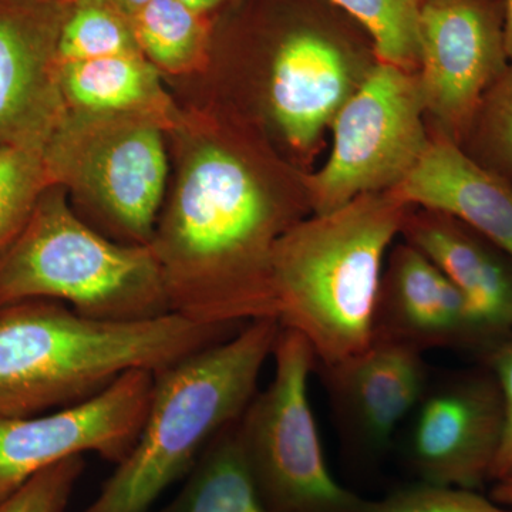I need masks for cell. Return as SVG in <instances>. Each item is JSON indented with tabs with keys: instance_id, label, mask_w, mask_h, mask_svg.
I'll return each instance as SVG.
<instances>
[{
	"instance_id": "obj_1",
	"label": "cell",
	"mask_w": 512,
	"mask_h": 512,
	"mask_svg": "<svg viewBox=\"0 0 512 512\" xmlns=\"http://www.w3.org/2000/svg\"><path fill=\"white\" fill-rule=\"evenodd\" d=\"M289 227L244 161L198 148L150 244L171 312L227 328L276 319L272 252Z\"/></svg>"
},
{
	"instance_id": "obj_2",
	"label": "cell",
	"mask_w": 512,
	"mask_h": 512,
	"mask_svg": "<svg viewBox=\"0 0 512 512\" xmlns=\"http://www.w3.org/2000/svg\"><path fill=\"white\" fill-rule=\"evenodd\" d=\"M241 328L204 325L168 313L113 322L63 302L0 305V417L19 419L73 406L133 370L157 373Z\"/></svg>"
},
{
	"instance_id": "obj_3",
	"label": "cell",
	"mask_w": 512,
	"mask_h": 512,
	"mask_svg": "<svg viewBox=\"0 0 512 512\" xmlns=\"http://www.w3.org/2000/svg\"><path fill=\"white\" fill-rule=\"evenodd\" d=\"M406 220L392 192H372L296 222L276 241V319L308 342L316 367L372 345L384 256Z\"/></svg>"
},
{
	"instance_id": "obj_4",
	"label": "cell",
	"mask_w": 512,
	"mask_h": 512,
	"mask_svg": "<svg viewBox=\"0 0 512 512\" xmlns=\"http://www.w3.org/2000/svg\"><path fill=\"white\" fill-rule=\"evenodd\" d=\"M279 330L278 319L252 320L229 338L154 373L136 444L82 512H153L211 440L241 419L258 393Z\"/></svg>"
},
{
	"instance_id": "obj_5",
	"label": "cell",
	"mask_w": 512,
	"mask_h": 512,
	"mask_svg": "<svg viewBox=\"0 0 512 512\" xmlns=\"http://www.w3.org/2000/svg\"><path fill=\"white\" fill-rule=\"evenodd\" d=\"M28 299L66 302L87 318L113 322L173 313L153 248L104 237L74 214L56 185L0 252V305Z\"/></svg>"
},
{
	"instance_id": "obj_6",
	"label": "cell",
	"mask_w": 512,
	"mask_h": 512,
	"mask_svg": "<svg viewBox=\"0 0 512 512\" xmlns=\"http://www.w3.org/2000/svg\"><path fill=\"white\" fill-rule=\"evenodd\" d=\"M275 372L237 421L239 446L256 490L272 512H356L362 498L330 473L309 399L311 346L281 328Z\"/></svg>"
},
{
	"instance_id": "obj_7",
	"label": "cell",
	"mask_w": 512,
	"mask_h": 512,
	"mask_svg": "<svg viewBox=\"0 0 512 512\" xmlns=\"http://www.w3.org/2000/svg\"><path fill=\"white\" fill-rule=\"evenodd\" d=\"M83 113L66 110L47 140L50 185L83 188L120 242L150 245L168 171L160 126L144 114Z\"/></svg>"
},
{
	"instance_id": "obj_8",
	"label": "cell",
	"mask_w": 512,
	"mask_h": 512,
	"mask_svg": "<svg viewBox=\"0 0 512 512\" xmlns=\"http://www.w3.org/2000/svg\"><path fill=\"white\" fill-rule=\"evenodd\" d=\"M424 113L417 76L377 62L333 120L332 153L309 177L315 214L399 187L429 147Z\"/></svg>"
},
{
	"instance_id": "obj_9",
	"label": "cell",
	"mask_w": 512,
	"mask_h": 512,
	"mask_svg": "<svg viewBox=\"0 0 512 512\" xmlns=\"http://www.w3.org/2000/svg\"><path fill=\"white\" fill-rule=\"evenodd\" d=\"M154 373L133 370L84 402L36 416L0 417V500L73 457L94 453L117 464L143 429Z\"/></svg>"
},
{
	"instance_id": "obj_10",
	"label": "cell",
	"mask_w": 512,
	"mask_h": 512,
	"mask_svg": "<svg viewBox=\"0 0 512 512\" xmlns=\"http://www.w3.org/2000/svg\"><path fill=\"white\" fill-rule=\"evenodd\" d=\"M503 2L426 0L419 23L424 110L441 133L463 143L484 94L510 64Z\"/></svg>"
},
{
	"instance_id": "obj_11",
	"label": "cell",
	"mask_w": 512,
	"mask_h": 512,
	"mask_svg": "<svg viewBox=\"0 0 512 512\" xmlns=\"http://www.w3.org/2000/svg\"><path fill=\"white\" fill-rule=\"evenodd\" d=\"M414 412L409 458L420 483L478 491L491 481L504 399L490 367L429 386Z\"/></svg>"
},
{
	"instance_id": "obj_12",
	"label": "cell",
	"mask_w": 512,
	"mask_h": 512,
	"mask_svg": "<svg viewBox=\"0 0 512 512\" xmlns=\"http://www.w3.org/2000/svg\"><path fill=\"white\" fill-rule=\"evenodd\" d=\"M70 5L0 0V146H46L66 113L57 46Z\"/></svg>"
},
{
	"instance_id": "obj_13",
	"label": "cell",
	"mask_w": 512,
	"mask_h": 512,
	"mask_svg": "<svg viewBox=\"0 0 512 512\" xmlns=\"http://www.w3.org/2000/svg\"><path fill=\"white\" fill-rule=\"evenodd\" d=\"M423 355L403 343L373 339L363 352L319 367L340 429L350 443L370 453L389 446L429 389Z\"/></svg>"
},
{
	"instance_id": "obj_14",
	"label": "cell",
	"mask_w": 512,
	"mask_h": 512,
	"mask_svg": "<svg viewBox=\"0 0 512 512\" xmlns=\"http://www.w3.org/2000/svg\"><path fill=\"white\" fill-rule=\"evenodd\" d=\"M429 349H474L487 355L490 345L466 299L436 264L412 244L400 245L382 279L375 338Z\"/></svg>"
},
{
	"instance_id": "obj_15",
	"label": "cell",
	"mask_w": 512,
	"mask_h": 512,
	"mask_svg": "<svg viewBox=\"0 0 512 512\" xmlns=\"http://www.w3.org/2000/svg\"><path fill=\"white\" fill-rule=\"evenodd\" d=\"M356 89L345 46L325 30H293L276 49L269 103L293 147L313 146Z\"/></svg>"
},
{
	"instance_id": "obj_16",
	"label": "cell",
	"mask_w": 512,
	"mask_h": 512,
	"mask_svg": "<svg viewBox=\"0 0 512 512\" xmlns=\"http://www.w3.org/2000/svg\"><path fill=\"white\" fill-rule=\"evenodd\" d=\"M392 194L402 204L457 218L512 259V181L468 156L440 133Z\"/></svg>"
},
{
	"instance_id": "obj_17",
	"label": "cell",
	"mask_w": 512,
	"mask_h": 512,
	"mask_svg": "<svg viewBox=\"0 0 512 512\" xmlns=\"http://www.w3.org/2000/svg\"><path fill=\"white\" fill-rule=\"evenodd\" d=\"M429 212L407 218V242L429 256L460 291L491 352L512 336V259L457 218Z\"/></svg>"
},
{
	"instance_id": "obj_18",
	"label": "cell",
	"mask_w": 512,
	"mask_h": 512,
	"mask_svg": "<svg viewBox=\"0 0 512 512\" xmlns=\"http://www.w3.org/2000/svg\"><path fill=\"white\" fill-rule=\"evenodd\" d=\"M59 82L66 106L87 113L151 116L165 104L156 67L144 55L59 63Z\"/></svg>"
},
{
	"instance_id": "obj_19",
	"label": "cell",
	"mask_w": 512,
	"mask_h": 512,
	"mask_svg": "<svg viewBox=\"0 0 512 512\" xmlns=\"http://www.w3.org/2000/svg\"><path fill=\"white\" fill-rule=\"evenodd\" d=\"M160 512H272L256 490L237 436V423L211 440Z\"/></svg>"
},
{
	"instance_id": "obj_20",
	"label": "cell",
	"mask_w": 512,
	"mask_h": 512,
	"mask_svg": "<svg viewBox=\"0 0 512 512\" xmlns=\"http://www.w3.org/2000/svg\"><path fill=\"white\" fill-rule=\"evenodd\" d=\"M141 53L168 72H185L204 56V15L181 0H151L131 18Z\"/></svg>"
},
{
	"instance_id": "obj_21",
	"label": "cell",
	"mask_w": 512,
	"mask_h": 512,
	"mask_svg": "<svg viewBox=\"0 0 512 512\" xmlns=\"http://www.w3.org/2000/svg\"><path fill=\"white\" fill-rule=\"evenodd\" d=\"M143 55L130 16L116 0H72L57 46V62Z\"/></svg>"
},
{
	"instance_id": "obj_22",
	"label": "cell",
	"mask_w": 512,
	"mask_h": 512,
	"mask_svg": "<svg viewBox=\"0 0 512 512\" xmlns=\"http://www.w3.org/2000/svg\"><path fill=\"white\" fill-rule=\"evenodd\" d=\"M369 33L377 62L419 69V23L426 0H330Z\"/></svg>"
},
{
	"instance_id": "obj_23",
	"label": "cell",
	"mask_w": 512,
	"mask_h": 512,
	"mask_svg": "<svg viewBox=\"0 0 512 512\" xmlns=\"http://www.w3.org/2000/svg\"><path fill=\"white\" fill-rule=\"evenodd\" d=\"M45 147L0 146V252L25 228L43 192L50 187Z\"/></svg>"
},
{
	"instance_id": "obj_24",
	"label": "cell",
	"mask_w": 512,
	"mask_h": 512,
	"mask_svg": "<svg viewBox=\"0 0 512 512\" xmlns=\"http://www.w3.org/2000/svg\"><path fill=\"white\" fill-rule=\"evenodd\" d=\"M463 144L477 163L512 181V62L484 94Z\"/></svg>"
},
{
	"instance_id": "obj_25",
	"label": "cell",
	"mask_w": 512,
	"mask_h": 512,
	"mask_svg": "<svg viewBox=\"0 0 512 512\" xmlns=\"http://www.w3.org/2000/svg\"><path fill=\"white\" fill-rule=\"evenodd\" d=\"M356 512H512L491 497L466 488L420 483L387 495L382 500L363 501Z\"/></svg>"
},
{
	"instance_id": "obj_26",
	"label": "cell",
	"mask_w": 512,
	"mask_h": 512,
	"mask_svg": "<svg viewBox=\"0 0 512 512\" xmlns=\"http://www.w3.org/2000/svg\"><path fill=\"white\" fill-rule=\"evenodd\" d=\"M84 466V457H73L46 468L0 500V512L66 511Z\"/></svg>"
},
{
	"instance_id": "obj_27",
	"label": "cell",
	"mask_w": 512,
	"mask_h": 512,
	"mask_svg": "<svg viewBox=\"0 0 512 512\" xmlns=\"http://www.w3.org/2000/svg\"><path fill=\"white\" fill-rule=\"evenodd\" d=\"M500 384L504 399V430L500 450L495 457L491 481L512 478V336L484 356Z\"/></svg>"
},
{
	"instance_id": "obj_28",
	"label": "cell",
	"mask_w": 512,
	"mask_h": 512,
	"mask_svg": "<svg viewBox=\"0 0 512 512\" xmlns=\"http://www.w3.org/2000/svg\"><path fill=\"white\" fill-rule=\"evenodd\" d=\"M490 497L512 510V478L494 483Z\"/></svg>"
},
{
	"instance_id": "obj_29",
	"label": "cell",
	"mask_w": 512,
	"mask_h": 512,
	"mask_svg": "<svg viewBox=\"0 0 512 512\" xmlns=\"http://www.w3.org/2000/svg\"><path fill=\"white\" fill-rule=\"evenodd\" d=\"M504 39L508 59L512 62V0H503Z\"/></svg>"
},
{
	"instance_id": "obj_30",
	"label": "cell",
	"mask_w": 512,
	"mask_h": 512,
	"mask_svg": "<svg viewBox=\"0 0 512 512\" xmlns=\"http://www.w3.org/2000/svg\"><path fill=\"white\" fill-rule=\"evenodd\" d=\"M181 2L190 6L195 12L205 15L210 10L218 8V6L224 5V3L231 2V0H181Z\"/></svg>"
},
{
	"instance_id": "obj_31",
	"label": "cell",
	"mask_w": 512,
	"mask_h": 512,
	"mask_svg": "<svg viewBox=\"0 0 512 512\" xmlns=\"http://www.w3.org/2000/svg\"><path fill=\"white\" fill-rule=\"evenodd\" d=\"M116 2L119 3L120 8L123 9L131 19L133 16H136L141 9L146 8L151 0H116Z\"/></svg>"
},
{
	"instance_id": "obj_32",
	"label": "cell",
	"mask_w": 512,
	"mask_h": 512,
	"mask_svg": "<svg viewBox=\"0 0 512 512\" xmlns=\"http://www.w3.org/2000/svg\"><path fill=\"white\" fill-rule=\"evenodd\" d=\"M67 2H72V0H67Z\"/></svg>"
}]
</instances>
